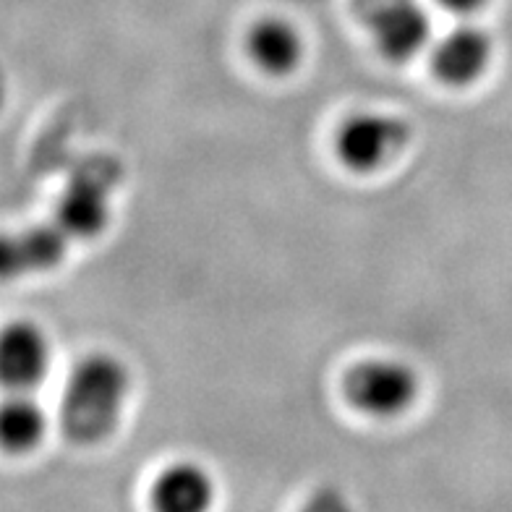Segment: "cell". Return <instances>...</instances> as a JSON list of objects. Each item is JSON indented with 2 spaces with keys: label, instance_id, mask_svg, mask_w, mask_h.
Masks as SVG:
<instances>
[{
  "label": "cell",
  "instance_id": "1",
  "mask_svg": "<svg viewBox=\"0 0 512 512\" xmlns=\"http://www.w3.org/2000/svg\"><path fill=\"white\" fill-rule=\"evenodd\" d=\"M131 395V371L113 353H89L68 371L61 429L74 445H100L118 429Z\"/></svg>",
  "mask_w": 512,
  "mask_h": 512
},
{
  "label": "cell",
  "instance_id": "2",
  "mask_svg": "<svg viewBox=\"0 0 512 512\" xmlns=\"http://www.w3.org/2000/svg\"><path fill=\"white\" fill-rule=\"evenodd\" d=\"M345 400L369 418H398L411 411L421 392V379L411 364L400 358L377 356L358 361L343 379Z\"/></svg>",
  "mask_w": 512,
  "mask_h": 512
},
{
  "label": "cell",
  "instance_id": "3",
  "mask_svg": "<svg viewBox=\"0 0 512 512\" xmlns=\"http://www.w3.org/2000/svg\"><path fill=\"white\" fill-rule=\"evenodd\" d=\"M411 142V126L400 115L361 110L348 115L335 134V155L345 168L369 176L387 168Z\"/></svg>",
  "mask_w": 512,
  "mask_h": 512
},
{
  "label": "cell",
  "instance_id": "4",
  "mask_svg": "<svg viewBox=\"0 0 512 512\" xmlns=\"http://www.w3.org/2000/svg\"><path fill=\"white\" fill-rule=\"evenodd\" d=\"M118 183V168L108 160H95L76 170L55 202L53 223L68 241H95L110 225V199Z\"/></svg>",
  "mask_w": 512,
  "mask_h": 512
},
{
  "label": "cell",
  "instance_id": "5",
  "mask_svg": "<svg viewBox=\"0 0 512 512\" xmlns=\"http://www.w3.org/2000/svg\"><path fill=\"white\" fill-rule=\"evenodd\" d=\"M53 366L48 332L29 319L0 327V387L6 392L37 390Z\"/></svg>",
  "mask_w": 512,
  "mask_h": 512
},
{
  "label": "cell",
  "instance_id": "6",
  "mask_svg": "<svg viewBox=\"0 0 512 512\" xmlns=\"http://www.w3.org/2000/svg\"><path fill=\"white\" fill-rule=\"evenodd\" d=\"M371 40L392 63H408L432 48V19L416 0H384L369 16Z\"/></svg>",
  "mask_w": 512,
  "mask_h": 512
},
{
  "label": "cell",
  "instance_id": "7",
  "mask_svg": "<svg viewBox=\"0 0 512 512\" xmlns=\"http://www.w3.org/2000/svg\"><path fill=\"white\" fill-rule=\"evenodd\" d=\"M68 236L58 225H29L0 233V283L55 270L66 259Z\"/></svg>",
  "mask_w": 512,
  "mask_h": 512
},
{
  "label": "cell",
  "instance_id": "8",
  "mask_svg": "<svg viewBox=\"0 0 512 512\" xmlns=\"http://www.w3.org/2000/svg\"><path fill=\"white\" fill-rule=\"evenodd\" d=\"M492 37L479 24H458L432 42V71L452 89L471 87L492 63Z\"/></svg>",
  "mask_w": 512,
  "mask_h": 512
},
{
  "label": "cell",
  "instance_id": "9",
  "mask_svg": "<svg viewBox=\"0 0 512 512\" xmlns=\"http://www.w3.org/2000/svg\"><path fill=\"white\" fill-rule=\"evenodd\" d=\"M246 55L262 74L272 79L290 76L301 66L306 55V42L301 29L280 16H264L254 21L246 32Z\"/></svg>",
  "mask_w": 512,
  "mask_h": 512
},
{
  "label": "cell",
  "instance_id": "10",
  "mask_svg": "<svg viewBox=\"0 0 512 512\" xmlns=\"http://www.w3.org/2000/svg\"><path fill=\"white\" fill-rule=\"evenodd\" d=\"M149 502L155 512H209L215 502V481L202 465L181 460L160 471Z\"/></svg>",
  "mask_w": 512,
  "mask_h": 512
},
{
  "label": "cell",
  "instance_id": "11",
  "mask_svg": "<svg viewBox=\"0 0 512 512\" xmlns=\"http://www.w3.org/2000/svg\"><path fill=\"white\" fill-rule=\"evenodd\" d=\"M48 411L32 392H8L0 400V450L8 455H29L48 434Z\"/></svg>",
  "mask_w": 512,
  "mask_h": 512
},
{
  "label": "cell",
  "instance_id": "12",
  "mask_svg": "<svg viewBox=\"0 0 512 512\" xmlns=\"http://www.w3.org/2000/svg\"><path fill=\"white\" fill-rule=\"evenodd\" d=\"M301 512H356L353 505L348 502L340 489L335 486H324V489H317V492L311 494L306 499V505L301 507Z\"/></svg>",
  "mask_w": 512,
  "mask_h": 512
},
{
  "label": "cell",
  "instance_id": "13",
  "mask_svg": "<svg viewBox=\"0 0 512 512\" xmlns=\"http://www.w3.org/2000/svg\"><path fill=\"white\" fill-rule=\"evenodd\" d=\"M434 3L452 16H473L479 14L489 0H434Z\"/></svg>",
  "mask_w": 512,
  "mask_h": 512
}]
</instances>
